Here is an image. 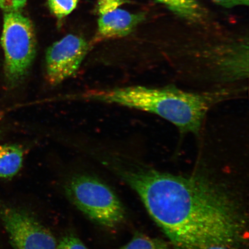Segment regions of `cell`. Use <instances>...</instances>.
Segmentation results:
<instances>
[{
  "label": "cell",
  "mask_w": 249,
  "mask_h": 249,
  "mask_svg": "<svg viewBox=\"0 0 249 249\" xmlns=\"http://www.w3.org/2000/svg\"><path fill=\"white\" fill-rule=\"evenodd\" d=\"M89 49L85 39L74 35H68L54 43L46 55L49 83L56 86L72 76L79 70Z\"/></svg>",
  "instance_id": "cell-6"
},
{
  "label": "cell",
  "mask_w": 249,
  "mask_h": 249,
  "mask_svg": "<svg viewBox=\"0 0 249 249\" xmlns=\"http://www.w3.org/2000/svg\"><path fill=\"white\" fill-rule=\"evenodd\" d=\"M27 1V0H0V9L4 12L19 11Z\"/></svg>",
  "instance_id": "cell-14"
},
{
  "label": "cell",
  "mask_w": 249,
  "mask_h": 249,
  "mask_svg": "<svg viewBox=\"0 0 249 249\" xmlns=\"http://www.w3.org/2000/svg\"><path fill=\"white\" fill-rule=\"evenodd\" d=\"M248 90V87L191 91L175 85H135L92 91L87 97L155 115L175 126L181 135L200 139L212 109L242 97Z\"/></svg>",
  "instance_id": "cell-2"
},
{
  "label": "cell",
  "mask_w": 249,
  "mask_h": 249,
  "mask_svg": "<svg viewBox=\"0 0 249 249\" xmlns=\"http://www.w3.org/2000/svg\"><path fill=\"white\" fill-rule=\"evenodd\" d=\"M222 7L231 8L238 5H248L249 0H213Z\"/></svg>",
  "instance_id": "cell-15"
},
{
  "label": "cell",
  "mask_w": 249,
  "mask_h": 249,
  "mask_svg": "<svg viewBox=\"0 0 249 249\" xmlns=\"http://www.w3.org/2000/svg\"><path fill=\"white\" fill-rule=\"evenodd\" d=\"M180 17L195 20L201 17L202 9L197 0H155Z\"/></svg>",
  "instance_id": "cell-9"
},
{
  "label": "cell",
  "mask_w": 249,
  "mask_h": 249,
  "mask_svg": "<svg viewBox=\"0 0 249 249\" xmlns=\"http://www.w3.org/2000/svg\"><path fill=\"white\" fill-rule=\"evenodd\" d=\"M64 189L71 203L96 225L114 229L124 222L126 213L122 202L110 186L98 177L74 174L65 182Z\"/></svg>",
  "instance_id": "cell-3"
},
{
  "label": "cell",
  "mask_w": 249,
  "mask_h": 249,
  "mask_svg": "<svg viewBox=\"0 0 249 249\" xmlns=\"http://www.w3.org/2000/svg\"><path fill=\"white\" fill-rule=\"evenodd\" d=\"M124 0H98V9L101 15L107 13L120 7Z\"/></svg>",
  "instance_id": "cell-13"
},
{
  "label": "cell",
  "mask_w": 249,
  "mask_h": 249,
  "mask_svg": "<svg viewBox=\"0 0 249 249\" xmlns=\"http://www.w3.org/2000/svg\"><path fill=\"white\" fill-rule=\"evenodd\" d=\"M77 2L78 0H48L52 13L59 18L70 14L76 7Z\"/></svg>",
  "instance_id": "cell-11"
},
{
  "label": "cell",
  "mask_w": 249,
  "mask_h": 249,
  "mask_svg": "<svg viewBox=\"0 0 249 249\" xmlns=\"http://www.w3.org/2000/svg\"><path fill=\"white\" fill-rule=\"evenodd\" d=\"M200 249H231L226 246L222 245L213 244L205 246V247Z\"/></svg>",
  "instance_id": "cell-16"
},
{
  "label": "cell",
  "mask_w": 249,
  "mask_h": 249,
  "mask_svg": "<svg viewBox=\"0 0 249 249\" xmlns=\"http://www.w3.org/2000/svg\"><path fill=\"white\" fill-rule=\"evenodd\" d=\"M1 45L6 82L8 86L15 87L27 76L36 54L32 23L20 11L4 12Z\"/></svg>",
  "instance_id": "cell-4"
},
{
  "label": "cell",
  "mask_w": 249,
  "mask_h": 249,
  "mask_svg": "<svg viewBox=\"0 0 249 249\" xmlns=\"http://www.w3.org/2000/svg\"><path fill=\"white\" fill-rule=\"evenodd\" d=\"M144 18L143 14H132L120 8L102 14L98 20V38H117L128 36Z\"/></svg>",
  "instance_id": "cell-7"
},
{
  "label": "cell",
  "mask_w": 249,
  "mask_h": 249,
  "mask_svg": "<svg viewBox=\"0 0 249 249\" xmlns=\"http://www.w3.org/2000/svg\"><path fill=\"white\" fill-rule=\"evenodd\" d=\"M117 249H169L162 239L149 237L142 232H136L127 244Z\"/></svg>",
  "instance_id": "cell-10"
},
{
  "label": "cell",
  "mask_w": 249,
  "mask_h": 249,
  "mask_svg": "<svg viewBox=\"0 0 249 249\" xmlns=\"http://www.w3.org/2000/svg\"><path fill=\"white\" fill-rule=\"evenodd\" d=\"M0 219L14 249H56L54 236L32 213L23 208L0 206Z\"/></svg>",
  "instance_id": "cell-5"
},
{
  "label": "cell",
  "mask_w": 249,
  "mask_h": 249,
  "mask_svg": "<svg viewBox=\"0 0 249 249\" xmlns=\"http://www.w3.org/2000/svg\"><path fill=\"white\" fill-rule=\"evenodd\" d=\"M24 150L17 144L0 145V180L17 176L22 167Z\"/></svg>",
  "instance_id": "cell-8"
},
{
  "label": "cell",
  "mask_w": 249,
  "mask_h": 249,
  "mask_svg": "<svg viewBox=\"0 0 249 249\" xmlns=\"http://www.w3.org/2000/svg\"><path fill=\"white\" fill-rule=\"evenodd\" d=\"M56 249H89L74 233L65 235L57 243Z\"/></svg>",
  "instance_id": "cell-12"
},
{
  "label": "cell",
  "mask_w": 249,
  "mask_h": 249,
  "mask_svg": "<svg viewBox=\"0 0 249 249\" xmlns=\"http://www.w3.org/2000/svg\"><path fill=\"white\" fill-rule=\"evenodd\" d=\"M106 166L135 191L177 248L217 244L232 249L242 242L244 225L234 205L207 180L132 163Z\"/></svg>",
  "instance_id": "cell-1"
}]
</instances>
